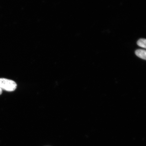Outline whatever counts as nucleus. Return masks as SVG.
<instances>
[{"instance_id":"nucleus-1","label":"nucleus","mask_w":146,"mask_h":146,"mask_svg":"<svg viewBox=\"0 0 146 146\" xmlns=\"http://www.w3.org/2000/svg\"><path fill=\"white\" fill-rule=\"evenodd\" d=\"M17 86V84L12 80L0 78V88L2 90L12 92L15 90Z\"/></svg>"},{"instance_id":"nucleus-2","label":"nucleus","mask_w":146,"mask_h":146,"mask_svg":"<svg viewBox=\"0 0 146 146\" xmlns=\"http://www.w3.org/2000/svg\"><path fill=\"white\" fill-rule=\"evenodd\" d=\"M135 53L137 56L141 59L145 60L146 59V52L145 50H136Z\"/></svg>"},{"instance_id":"nucleus-3","label":"nucleus","mask_w":146,"mask_h":146,"mask_svg":"<svg viewBox=\"0 0 146 146\" xmlns=\"http://www.w3.org/2000/svg\"><path fill=\"white\" fill-rule=\"evenodd\" d=\"M146 40L145 39H140L137 42V44L140 47L142 48H146Z\"/></svg>"},{"instance_id":"nucleus-4","label":"nucleus","mask_w":146,"mask_h":146,"mask_svg":"<svg viewBox=\"0 0 146 146\" xmlns=\"http://www.w3.org/2000/svg\"><path fill=\"white\" fill-rule=\"evenodd\" d=\"M2 89L1 88H0V95H1L2 94Z\"/></svg>"}]
</instances>
